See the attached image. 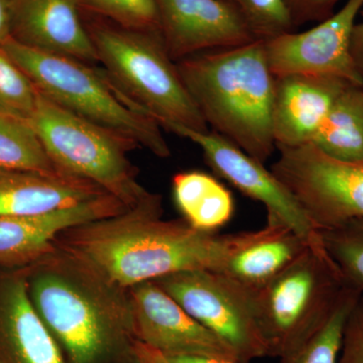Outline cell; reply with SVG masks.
<instances>
[{
  "mask_svg": "<svg viewBox=\"0 0 363 363\" xmlns=\"http://www.w3.org/2000/svg\"><path fill=\"white\" fill-rule=\"evenodd\" d=\"M161 195L123 213L86 222L56 240L62 252L121 290L185 271L222 272L241 250L278 222L238 233L203 231L184 220H162Z\"/></svg>",
  "mask_w": 363,
  "mask_h": 363,
  "instance_id": "1",
  "label": "cell"
},
{
  "mask_svg": "<svg viewBox=\"0 0 363 363\" xmlns=\"http://www.w3.org/2000/svg\"><path fill=\"white\" fill-rule=\"evenodd\" d=\"M23 267L35 311L66 363H138L130 300L64 253Z\"/></svg>",
  "mask_w": 363,
  "mask_h": 363,
  "instance_id": "2",
  "label": "cell"
},
{
  "mask_svg": "<svg viewBox=\"0 0 363 363\" xmlns=\"http://www.w3.org/2000/svg\"><path fill=\"white\" fill-rule=\"evenodd\" d=\"M176 67L208 128L266 164L277 147L272 128L274 77L264 40L199 52Z\"/></svg>",
  "mask_w": 363,
  "mask_h": 363,
  "instance_id": "3",
  "label": "cell"
},
{
  "mask_svg": "<svg viewBox=\"0 0 363 363\" xmlns=\"http://www.w3.org/2000/svg\"><path fill=\"white\" fill-rule=\"evenodd\" d=\"M81 16L98 63L123 104L156 121L210 130L169 58L161 32L123 28L92 14Z\"/></svg>",
  "mask_w": 363,
  "mask_h": 363,
  "instance_id": "4",
  "label": "cell"
},
{
  "mask_svg": "<svg viewBox=\"0 0 363 363\" xmlns=\"http://www.w3.org/2000/svg\"><path fill=\"white\" fill-rule=\"evenodd\" d=\"M1 47L50 101L128 136L155 156L162 159L171 156L159 123L123 104L104 71L95 70L78 60L30 49L13 39Z\"/></svg>",
  "mask_w": 363,
  "mask_h": 363,
  "instance_id": "5",
  "label": "cell"
},
{
  "mask_svg": "<svg viewBox=\"0 0 363 363\" xmlns=\"http://www.w3.org/2000/svg\"><path fill=\"white\" fill-rule=\"evenodd\" d=\"M347 288L319 235L286 271L257 292L267 357L281 360L300 350L328 321Z\"/></svg>",
  "mask_w": 363,
  "mask_h": 363,
  "instance_id": "6",
  "label": "cell"
},
{
  "mask_svg": "<svg viewBox=\"0 0 363 363\" xmlns=\"http://www.w3.org/2000/svg\"><path fill=\"white\" fill-rule=\"evenodd\" d=\"M28 123L59 169L96 184L128 209L154 194L136 180L128 152L138 145L128 136L76 116L40 94Z\"/></svg>",
  "mask_w": 363,
  "mask_h": 363,
  "instance_id": "7",
  "label": "cell"
},
{
  "mask_svg": "<svg viewBox=\"0 0 363 363\" xmlns=\"http://www.w3.org/2000/svg\"><path fill=\"white\" fill-rule=\"evenodd\" d=\"M179 305L233 348L240 363L267 357L257 292L221 272L185 271L155 279Z\"/></svg>",
  "mask_w": 363,
  "mask_h": 363,
  "instance_id": "8",
  "label": "cell"
},
{
  "mask_svg": "<svg viewBox=\"0 0 363 363\" xmlns=\"http://www.w3.org/2000/svg\"><path fill=\"white\" fill-rule=\"evenodd\" d=\"M277 150L279 156L269 169L316 230L363 218V159H336L313 143Z\"/></svg>",
  "mask_w": 363,
  "mask_h": 363,
  "instance_id": "9",
  "label": "cell"
},
{
  "mask_svg": "<svg viewBox=\"0 0 363 363\" xmlns=\"http://www.w3.org/2000/svg\"><path fill=\"white\" fill-rule=\"evenodd\" d=\"M363 0H347L342 7L305 32H291L264 40L274 78L288 75L323 76L363 86L350 45Z\"/></svg>",
  "mask_w": 363,
  "mask_h": 363,
  "instance_id": "10",
  "label": "cell"
},
{
  "mask_svg": "<svg viewBox=\"0 0 363 363\" xmlns=\"http://www.w3.org/2000/svg\"><path fill=\"white\" fill-rule=\"evenodd\" d=\"M157 123L164 130L196 143L217 176L266 207L267 221L284 224L308 241L319 238L297 200L264 164L213 131L193 130L168 121Z\"/></svg>",
  "mask_w": 363,
  "mask_h": 363,
  "instance_id": "11",
  "label": "cell"
},
{
  "mask_svg": "<svg viewBox=\"0 0 363 363\" xmlns=\"http://www.w3.org/2000/svg\"><path fill=\"white\" fill-rule=\"evenodd\" d=\"M128 291L135 340L168 357L225 358L240 362L230 346L191 316L154 281H143Z\"/></svg>",
  "mask_w": 363,
  "mask_h": 363,
  "instance_id": "12",
  "label": "cell"
},
{
  "mask_svg": "<svg viewBox=\"0 0 363 363\" xmlns=\"http://www.w3.org/2000/svg\"><path fill=\"white\" fill-rule=\"evenodd\" d=\"M160 30L169 58L257 40L238 7L228 0H155Z\"/></svg>",
  "mask_w": 363,
  "mask_h": 363,
  "instance_id": "13",
  "label": "cell"
},
{
  "mask_svg": "<svg viewBox=\"0 0 363 363\" xmlns=\"http://www.w3.org/2000/svg\"><path fill=\"white\" fill-rule=\"evenodd\" d=\"M111 194L77 206L35 216H0V267L20 269L55 252L56 240L67 229L126 211Z\"/></svg>",
  "mask_w": 363,
  "mask_h": 363,
  "instance_id": "14",
  "label": "cell"
},
{
  "mask_svg": "<svg viewBox=\"0 0 363 363\" xmlns=\"http://www.w3.org/2000/svg\"><path fill=\"white\" fill-rule=\"evenodd\" d=\"M11 39L38 51L98 63L97 52L73 0H13Z\"/></svg>",
  "mask_w": 363,
  "mask_h": 363,
  "instance_id": "15",
  "label": "cell"
},
{
  "mask_svg": "<svg viewBox=\"0 0 363 363\" xmlns=\"http://www.w3.org/2000/svg\"><path fill=\"white\" fill-rule=\"evenodd\" d=\"M350 85L323 76L274 78L272 128L277 149L311 143L332 105Z\"/></svg>",
  "mask_w": 363,
  "mask_h": 363,
  "instance_id": "16",
  "label": "cell"
},
{
  "mask_svg": "<svg viewBox=\"0 0 363 363\" xmlns=\"http://www.w3.org/2000/svg\"><path fill=\"white\" fill-rule=\"evenodd\" d=\"M0 363H66L33 307L23 269L0 267Z\"/></svg>",
  "mask_w": 363,
  "mask_h": 363,
  "instance_id": "17",
  "label": "cell"
},
{
  "mask_svg": "<svg viewBox=\"0 0 363 363\" xmlns=\"http://www.w3.org/2000/svg\"><path fill=\"white\" fill-rule=\"evenodd\" d=\"M108 194L71 174L0 168V216H35L77 206Z\"/></svg>",
  "mask_w": 363,
  "mask_h": 363,
  "instance_id": "18",
  "label": "cell"
},
{
  "mask_svg": "<svg viewBox=\"0 0 363 363\" xmlns=\"http://www.w3.org/2000/svg\"><path fill=\"white\" fill-rule=\"evenodd\" d=\"M313 241L306 240L289 227L277 223L262 240L233 255L221 272L257 292L286 271Z\"/></svg>",
  "mask_w": 363,
  "mask_h": 363,
  "instance_id": "19",
  "label": "cell"
},
{
  "mask_svg": "<svg viewBox=\"0 0 363 363\" xmlns=\"http://www.w3.org/2000/svg\"><path fill=\"white\" fill-rule=\"evenodd\" d=\"M174 199L185 220L203 231H216L233 218V194L214 177L199 171L174 176Z\"/></svg>",
  "mask_w": 363,
  "mask_h": 363,
  "instance_id": "20",
  "label": "cell"
},
{
  "mask_svg": "<svg viewBox=\"0 0 363 363\" xmlns=\"http://www.w3.org/2000/svg\"><path fill=\"white\" fill-rule=\"evenodd\" d=\"M311 143L336 159H363V86L339 95Z\"/></svg>",
  "mask_w": 363,
  "mask_h": 363,
  "instance_id": "21",
  "label": "cell"
},
{
  "mask_svg": "<svg viewBox=\"0 0 363 363\" xmlns=\"http://www.w3.org/2000/svg\"><path fill=\"white\" fill-rule=\"evenodd\" d=\"M0 168L68 174L52 162L30 123L0 114Z\"/></svg>",
  "mask_w": 363,
  "mask_h": 363,
  "instance_id": "22",
  "label": "cell"
},
{
  "mask_svg": "<svg viewBox=\"0 0 363 363\" xmlns=\"http://www.w3.org/2000/svg\"><path fill=\"white\" fill-rule=\"evenodd\" d=\"M317 231L346 285L363 294V218Z\"/></svg>",
  "mask_w": 363,
  "mask_h": 363,
  "instance_id": "23",
  "label": "cell"
},
{
  "mask_svg": "<svg viewBox=\"0 0 363 363\" xmlns=\"http://www.w3.org/2000/svg\"><path fill=\"white\" fill-rule=\"evenodd\" d=\"M360 293L348 286L335 311L319 331L291 357L279 363H338L346 319Z\"/></svg>",
  "mask_w": 363,
  "mask_h": 363,
  "instance_id": "24",
  "label": "cell"
},
{
  "mask_svg": "<svg viewBox=\"0 0 363 363\" xmlns=\"http://www.w3.org/2000/svg\"><path fill=\"white\" fill-rule=\"evenodd\" d=\"M39 95L32 80L0 45V114L28 123Z\"/></svg>",
  "mask_w": 363,
  "mask_h": 363,
  "instance_id": "25",
  "label": "cell"
},
{
  "mask_svg": "<svg viewBox=\"0 0 363 363\" xmlns=\"http://www.w3.org/2000/svg\"><path fill=\"white\" fill-rule=\"evenodd\" d=\"M81 13L92 14L123 28L160 30L155 0H73Z\"/></svg>",
  "mask_w": 363,
  "mask_h": 363,
  "instance_id": "26",
  "label": "cell"
},
{
  "mask_svg": "<svg viewBox=\"0 0 363 363\" xmlns=\"http://www.w3.org/2000/svg\"><path fill=\"white\" fill-rule=\"evenodd\" d=\"M240 9L248 26L259 40L295 32L285 0H230Z\"/></svg>",
  "mask_w": 363,
  "mask_h": 363,
  "instance_id": "27",
  "label": "cell"
},
{
  "mask_svg": "<svg viewBox=\"0 0 363 363\" xmlns=\"http://www.w3.org/2000/svg\"><path fill=\"white\" fill-rule=\"evenodd\" d=\"M338 363H363V294L346 319Z\"/></svg>",
  "mask_w": 363,
  "mask_h": 363,
  "instance_id": "28",
  "label": "cell"
},
{
  "mask_svg": "<svg viewBox=\"0 0 363 363\" xmlns=\"http://www.w3.org/2000/svg\"><path fill=\"white\" fill-rule=\"evenodd\" d=\"M340 0H285L296 28L309 23H319L335 13Z\"/></svg>",
  "mask_w": 363,
  "mask_h": 363,
  "instance_id": "29",
  "label": "cell"
},
{
  "mask_svg": "<svg viewBox=\"0 0 363 363\" xmlns=\"http://www.w3.org/2000/svg\"><path fill=\"white\" fill-rule=\"evenodd\" d=\"M133 354L140 363H173L167 355L145 345L138 340L133 341Z\"/></svg>",
  "mask_w": 363,
  "mask_h": 363,
  "instance_id": "30",
  "label": "cell"
},
{
  "mask_svg": "<svg viewBox=\"0 0 363 363\" xmlns=\"http://www.w3.org/2000/svg\"><path fill=\"white\" fill-rule=\"evenodd\" d=\"M359 14L362 16L363 20V7ZM350 51L357 71L359 72L360 76L363 79V21L362 23H357L353 28Z\"/></svg>",
  "mask_w": 363,
  "mask_h": 363,
  "instance_id": "31",
  "label": "cell"
},
{
  "mask_svg": "<svg viewBox=\"0 0 363 363\" xmlns=\"http://www.w3.org/2000/svg\"><path fill=\"white\" fill-rule=\"evenodd\" d=\"M11 6L13 0H0V45L11 39Z\"/></svg>",
  "mask_w": 363,
  "mask_h": 363,
  "instance_id": "32",
  "label": "cell"
},
{
  "mask_svg": "<svg viewBox=\"0 0 363 363\" xmlns=\"http://www.w3.org/2000/svg\"><path fill=\"white\" fill-rule=\"evenodd\" d=\"M173 363H240L235 360L225 358L200 357H169Z\"/></svg>",
  "mask_w": 363,
  "mask_h": 363,
  "instance_id": "33",
  "label": "cell"
},
{
  "mask_svg": "<svg viewBox=\"0 0 363 363\" xmlns=\"http://www.w3.org/2000/svg\"><path fill=\"white\" fill-rule=\"evenodd\" d=\"M228 1H230V0H228Z\"/></svg>",
  "mask_w": 363,
  "mask_h": 363,
  "instance_id": "34",
  "label": "cell"
},
{
  "mask_svg": "<svg viewBox=\"0 0 363 363\" xmlns=\"http://www.w3.org/2000/svg\"><path fill=\"white\" fill-rule=\"evenodd\" d=\"M138 363H140V362H138Z\"/></svg>",
  "mask_w": 363,
  "mask_h": 363,
  "instance_id": "35",
  "label": "cell"
}]
</instances>
